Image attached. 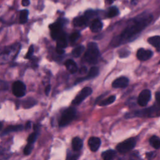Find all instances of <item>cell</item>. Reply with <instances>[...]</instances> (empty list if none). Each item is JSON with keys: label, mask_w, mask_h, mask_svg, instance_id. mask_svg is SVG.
Returning a JSON list of instances; mask_svg holds the SVG:
<instances>
[{"label": "cell", "mask_w": 160, "mask_h": 160, "mask_svg": "<svg viewBox=\"0 0 160 160\" xmlns=\"http://www.w3.org/2000/svg\"><path fill=\"white\" fill-rule=\"evenodd\" d=\"M152 16L147 12H143L131 20L124 30L114 39L112 44L118 46L120 44L130 41L135 38L144 29H145L152 21Z\"/></svg>", "instance_id": "cell-1"}, {"label": "cell", "mask_w": 160, "mask_h": 160, "mask_svg": "<svg viewBox=\"0 0 160 160\" xmlns=\"http://www.w3.org/2000/svg\"><path fill=\"white\" fill-rule=\"evenodd\" d=\"M19 49V44L0 48V64H5L12 61L18 54Z\"/></svg>", "instance_id": "cell-2"}, {"label": "cell", "mask_w": 160, "mask_h": 160, "mask_svg": "<svg viewBox=\"0 0 160 160\" xmlns=\"http://www.w3.org/2000/svg\"><path fill=\"white\" fill-rule=\"evenodd\" d=\"M159 114V105H154L150 108L136 111L128 113L125 115L126 118H131L134 117H153L158 116Z\"/></svg>", "instance_id": "cell-3"}, {"label": "cell", "mask_w": 160, "mask_h": 160, "mask_svg": "<svg viewBox=\"0 0 160 160\" xmlns=\"http://www.w3.org/2000/svg\"><path fill=\"white\" fill-rule=\"evenodd\" d=\"M99 56V49L96 42H91L88 44V48L85 52L84 58L89 64H96L98 62Z\"/></svg>", "instance_id": "cell-4"}, {"label": "cell", "mask_w": 160, "mask_h": 160, "mask_svg": "<svg viewBox=\"0 0 160 160\" xmlns=\"http://www.w3.org/2000/svg\"><path fill=\"white\" fill-rule=\"evenodd\" d=\"M66 19H58V21L49 25L51 29V35L53 39L56 40L60 36L63 34L64 32L62 31V27L65 24Z\"/></svg>", "instance_id": "cell-5"}, {"label": "cell", "mask_w": 160, "mask_h": 160, "mask_svg": "<svg viewBox=\"0 0 160 160\" xmlns=\"http://www.w3.org/2000/svg\"><path fill=\"white\" fill-rule=\"evenodd\" d=\"M76 114V109L73 107H70L66 109L59 119V126L60 127H64L69 124L74 119Z\"/></svg>", "instance_id": "cell-6"}, {"label": "cell", "mask_w": 160, "mask_h": 160, "mask_svg": "<svg viewBox=\"0 0 160 160\" xmlns=\"http://www.w3.org/2000/svg\"><path fill=\"white\" fill-rule=\"evenodd\" d=\"M136 144V139L134 138H131L119 143L116 146V149L120 153H125L133 149Z\"/></svg>", "instance_id": "cell-7"}, {"label": "cell", "mask_w": 160, "mask_h": 160, "mask_svg": "<svg viewBox=\"0 0 160 160\" xmlns=\"http://www.w3.org/2000/svg\"><path fill=\"white\" fill-rule=\"evenodd\" d=\"M92 90L89 87L84 88L76 96V98L72 100V104L73 105H78L81 103L84 99H85L87 97L91 94Z\"/></svg>", "instance_id": "cell-8"}, {"label": "cell", "mask_w": 160, "mask_h": 160, "mask_svg": "<svg viewBox=\"0 0 160 160\" xmlns=\"http://www.w3.org/2000/svg\"><path fill=\"white\" fill-rule=\"evenodd\" d=\"M26 89V85L20 81H17L12 84V93L18 98H21L25 95Z\"/></svg>", "instance_id": "cell-9"}, {"label": "cell", "mask_w": 160, "mask_h": 160, "mask_svg": "<svg viewBox=\"0 0 160 160\" xmlns=\"http://www.w3.org/2000/svg\"><path fill=\"white\" fill-rule=\"evenodd\" d=\"M151 98V92L149 89L142 90L138 98V103L141 106H145L148 104Z\"/></svg>", "instance_id": "cell-10"}, {"label": "cell", "mask_w": 160, "mask_h": 160, "mask_svg": "<svg viewBox=\"0 0 160 160\" xmlns=\"http://www.w3.org/2000/svg\"><path fill=\"white\" fill-rule=\"evenodd\" d=\"M67 40L65 36V34L64 33L61 36H60L57 39H56V52L59 54H62L64 53V49L67 46Z\"/></svg>", "instance_id": "cell-11"}, {"label": "cell", "mask_w": 160, "mask_h": 160, "mask_svg": "<svg viewBox=\"0 0 160 160\" xmlns=\"http://www.w3.org/2000/svg\"><path fill=\"white\" fill-rule=\"evenodd\" d=\"M137 58L141 61H146L150 59L152 56V52L149 49L140 48L137 51Z\"/></svg>", "instance_id": "cell-12"}, {"label": "cell", "mask_w": 160, "mask_h": 160, "mask_svg": "<svg viewBox=\"0 0 160 160\" xmlns=\"http://www.w3.org/2000/svg\"><path fill=\"white\" fill-rule=\"evenodd\" d=\"M128 84H129L128 78L124 76H122L115 79L112 84V86L114 88H124L127 87Z\"/></svg>", "instance_id": "cell-13"}, {"label": "cell", "mask_w": 160, "mask_h": 160, "mask_svg": "<svg viewBox=\"0 0 160 160\" xmlns=\"http://www.w3.org/2000/svg\"><path fill=\"white\" fill-rule=\"evenodd\" d=\"M101 139L97 137H91L88 140V145L91 150L93 152L98 151L101 146Z\"/></svg>", "instance_id": "cell-14"}, {"label": "cell", "mask_w": 160, "mask_h": 160, "mask_svg": "<svg viewBox=\"0 0 160 160\" xmlns=\"http://www.w3.org/2000/svg\"><path fill=\"white\" fill-rule=\"evenodd\" d=\"M99 74V68L98 67L96 66H93L92 67L90 70L89 71V72L88 74V76L86 78H78L76 79L75 84H77L79 82H81L82 81H84L85 79H91V78H94L95 77H96Z\"/></svg>", "instance_id": "cell-15"}, {"label": "cell", "mask_w": 160, "mask_h": 160, "mask_svg": "<svg viewBox=\"0 0 160 160\" xmlns=\"http://www.w3.org/2000/svg\"><path fill=\"white\" fill-rule=\"evenodd\" d=\"M102 22L101 20L98 19H95L93 20L90 25V29L93 32H98L102 28Z\"/></svg>", "instance_id": "cell-16"}, {"label": "cell", "mask_w": 160, "mask_h": 160, "mask_svg": "<svg viewBox=\"0 0 160 160\" xmlns=\"http://www.w3.org/2000/svg\"><path fill=\"white\" fill-rule=\"evenodd\" d=\"M65 66L71 74H74L78 71V66L76 62L72 59H68L65 62Z\"/></svg>", "instance_id": "cell-17"}, {"label": "cell", "mask_w": 160, "mask_h": 160, "mask_svg": "<svg viewBox=\"0 0 160 160\" xmlns=\"http://www.w3.org/2000/svg\"><path fill=\"white\" fill-rule=\"evenodd\" d=\"M148 42L154 46L158 51H159L160 49V37L159 36H152L148 38Z\"/></svg>", "instance_id": "cell-18"}, {"label": "cell", "mask_w": 160, "mask_h": 160, "mask_svg": "<svg viewBox=\"0 0 160 160\" xmlns=\"http://www.w3.org/2000/svg\"><path fill=\"white\" fill-rule=\"evenodd\" d=\"M89 19H88L84 15L81 16H78L73 19V24L75 26H82L86 25L88 22Z\"/></svg>", "instance_id": "cell-19"}, {"label": "cell", "mask_w": 160, "mask_h": 160, "mask_svg": "<svg viewBox=\"0 0 160 160\" xmlns=\"http://www.w3.org/2000/svg\"><path fill=\"white\" fill-rule=\"evenodd\" d=\"M83 145L82 141L79 137H75L72 140V148L74 151L80 150Z\"/></svg>", "instance_id": "cell-20"}, {"label": "cell", "mask_w": 160, "mask_h": 160, "mask_svg": "<svg viewBox=\"0 0 160 160\" xmlns=\"http://www.w3.org/2000/svg\"><path fill=\"white\" fill-rule=\"evenodd\" d=\"M116 155V151L113 149H108L106 151H104L101 156L103 159L104 160H111L114 158V157Z\"/></svg>", "instance_id": "cell-21"}, {"label": "cell", "mask_w": 160, "mask_h": 160, "mask_svg": "<svg viewBox=\"0 0 160 160\" xmlns=\"http://www.w3.org/2000/svg\"><path fill=\"white\" fill-rule=\"evenodd\" d=\"M23 129V126L22 125H14V126H9L8 128H6L4 131H3L2 134H6L11 132H15V131H21Z\"/></svg>", "instance_id": "cell-22"}, {"label": "cell", "mask_w": 160, "mask_h": 160, "mask_svg": "<svg viewBox=\"0 0 160 160\" xmlns=\"http://www.w3.org/2000/svg\"><path fill=\"white\" fill-rule=\"evenodd\" d=\"M37 103L36 99L32 98H28L22 102V106L24 108H30Z\"/></svg>", "instance_id": "cell-23"}, {"label": "cell", "mask_w": 160, "mask_h": 160, "mask_svg": "<svg viewBox=\"0 0 160 160\" xmlns=\"http://www.w3.org/2000/svg\"><path fill=\"white\" fill-rule=\"evenodd\" d=\"M149 143L156 149H158L160 148V139L157 136H152L149 139Z\"/></svg>", "instance_id": "cell-24"}, {"label": "cell", "mask_w": 160, "mask_h": 160, "mask_svg": "<svg viewBox=\"0 0 160 160\" xmlns=\"http://www.w3.org/2000/svg\"><path fill=\"white\" fill-rule=\"evenodd\" d=\"M29 11L27 9H22L20 11L19 14V22L21 24H24L28 21Z\"/></svg>", "instance_id": "cell-25"}, {"label": "cell", "mask_w": 160, "mask_h": 160, "mask_svg": "<svg viewBox=\"0 0 160 160\" xmlns=\"http://www.w3.org/2000/svg\"><path fill=\"white\" fill-rule=\"evenodd\" d=\"M119 13V9L116 7L112 6L108 9V10L107 11V16L108 18H113V17L118 15Z\"/></svg>", "instance_id": "cell-26"}, {"label": "cell", "mask_w": 160, "mask_h": 160, "mask_svg": "<svg viewBox=\"0 0 160 160\" xmlns=\"http://www.w3.org/2000/svg\"><path fill=\"white\" fill-rule=\"evenodd\" d=\"M85 48L83 46H79L76 48H75L72 51V54L74 57L75 58H78L79 56H80V55L83 52V51H84Z\"/></svg>", "instance_id": "cell-27"}, {"label": "cell", "mask_w": 160, "mask_h": 160, "mask_svg": "<svg viewBox=\"0 0 160 160\" xmlns=\"http://www.w3.org/2000/svg\"><path fill=\"white\" fill-rule=\"evenodd\" d=\"M115 99H116V96L112 95V96H111L109 98L101 101L99 103V106H106V105L112 104L115 101Z\"/></svg>", "instance_id": "cell-28"}, {"label": "cell", "mask_w": 160, "mask_h": 160, "mask_svg": "<svg viewBox=\"0 0 160 160\" xmlns=\"http://www.w3.org/2000/svg\"><path fill=\"white\" fill-rule=\"evenodd\" d=\"M38 132H34L32 133H31L28 138V143H31V144H34V142L36 141L37 137H38Z\"/></svg>", "instance_id": "cell-29"}, {"label": "cell", "mask_w": 160, "mask_h": 160, "mask_svg": "<svg viewBox=\"0 0 160 160\" xmlns=\"http://www.w3.org/2000/svg\"><path fill=\"white\" fill-rule=\"evenodd\" d=\"M79 37H80V33L79 32H74L69 36L70 41L71 42H74L79 39Z\"/></svg>", "instance_id": "cell-30"}, {"label": "cell", "mask_w": 160, "mask_h": 160, "mask_svg": "<svg viewBox=\"0 0 160 160\" xmlns=\"http://www.w3.org/2000/svg\"><path fill=\"white\" fill-rule=\"evenodd\" d=\"M8 84L7 82L0 79V92L7 91L8 89Z\"/></svg>", "instance_id": "cell-31"}, {"label": "cell", "mask_w": 160, "mask_h": 160, "mask_svg": "<svg viewBox=\"0 0 160 160\" xmlns=\"http://www.w3.org/2000/svg\"><path fill=\"white\" fill-rule=\"evenodd\" d=\"M33 149V144L31 143H28V144L26 146L24 149V153L26 155H29Z\"/></svg>", "instance_id": "cell-32"}, {"label": "cell", "mask_w": 160, "mask_h": 160, "mask_svg": "<svg viewBox=\"0 0 160 160\" xmlns=\"http://www.w3.org/2000/svg\"><path fill=\"white\" fill-rule=\"evenodd\" d=\"M97 14V12L96 11H94V10H92V9H89V10H87L85 13H84V16L88 18V19H89V18H91L92 17H94V16H96Z\"/></svg>", "instance_id": "cell-33"}, {"label": "cell", "mask_w": 160, "mask_h": 160, "mask_svg": "<svg viewBox=\"0 0 160 160\" xmlns=\"http://www.w3.org/2000/svg\"><path fill=\"white\" fill-rule=\"evenodd\" d=\"M33 52H34V46L32 45H31L29 48V49H28V51L26 55V59H30L32 54H33Z\"/></svg>", "instance_id": "cell-34"}, {"label": "cell", "mask_w": 160, "mask_h": 160, "mask_svg": "<svg viewBox=\"0 0 160 160\" xmlns=\"http://www.w3.org/2000/svg\"><path fill=\"white\" fill-rule=\"evenodd\" d=\"M130 52L126 49H122L119 51V57L120 58H126L128 57Z\"/></svg>", "instance_id": "cell-35"}, {"label": "cell", "mask_w": 160, "mask_h": 160, "mask_svg": "<svg viewBox=\"0 0 160 160\" xmlns=\"http://www.w3.org/2000/svg\"><path fill=\"white\" fill-rule=\"evenodd\" d=\"M87 72V68L85 67V66H83L82 67L80 70H79V73L81 74H84L85 73Z\"/></svg>", "instance_id": "cell-36"}, {"label": "cell", "mask_w": 160, "mask_h": 160, "mask_svg": "<svg viewBox=\"0 0 160 160\" xmlns=\"http://www.w3.org/2000/svg\"><path fill=\"white\" fill-rule=\"evenodd\" d=\"M50 90H51V85H50V84H48V85L46 87L45 91H44L45 94H46V96H48V95H49V92H50Z\"/></svg>", "instance_id": "cell-37"}, {"label": "cell", "mask_w": 160, "mask_h": 160, "mask_svg": "<svg viewBox=\"0 0 160 160\" xmlns=\"http://www.w3.org/2000/svg\"><path fill=\"white\" fill-rule=\"evenodd\" d=\"M21 4L23 6H28L30 4V1L29 0H22Z\"/></svg>", "instance_id": "cell-38"}, {"label": "cell", "mask_w": 160, "mask_h": 160, "mask_svg": "<svg viewBox=\"0 0 160 160\" xmlns=\"http://www.w3.org/2000/svg\"><path fill=\"white\" fill-rule=\"evenodd\" d=\"M156 99L158 104H159V100H160V93L159 91H158L156 93Z\"/></svg>", "instance_id": "cell-39"}, {"label": "cell", "mask_w": 160, "mask_h": 160, "mask_svg": "<svg viewBox=\"0 0 160 160\" xmlns=\"http://www.w3.org/2000/svg\"><path fill=\"white\" fill-rule=\"evenodd\" d=\"M154 156V152H147L146 153V156L148 157V159H151L152 158V157Z\"/></svg>", "instance_id": "cell-40"}, {"label": "cell", "mask_w": 160, "mask_h": 160, "mask_svg": "<svg viewBox=\"0 0 160 160\" xmlns=\"http://www.w3.org/2000/svg\"><path fill=\"white\" fill-rule=\"evenodd\" d=\"M31 122L30 121L27 122V123H26V126H25V128H26V129H29V128H31Z\"/></svg>", "instance_id": "cell-41"}, {"label": "cell", "mask_w": 160, "mask_h": 160, "mask_svg": "<svg viewBox=\"0 0 160 160\" xmlns=\"http://www.w3.org/2000/svg\"><path fill=\"white\" fill-rule=\"evenodd\" d=\"M138 2V0H131V4L133 5L136 4Z\"/></svg>", "instance_id": "cell-42"}, {"label": "cell", "mask_w": 160, "mask_h": 160, "mask_svg": "<svg viewBox=\"0 0 160 160\" xmlns=\"http://www.w3.org/2000/svg\"><path fill=\"white\" fill-rule=\"evenodd\" d=\"M107 1H108V3H109V4H112L115 0H106Z\"/></svg>", "instance_id": "cell-43"}, {"label": "cell", "mask_w": 160, "mask_h": 160, "mask_svg": "<svg viewBox=\"0 0 160 160\" xmlns=\"http://www.w3.org/2000/svg\"><path fill=\"white\" fill-rule=\"evenodd\" d=\"M2 124L1 122H0V129L2 128Z\"/></svg>", "instance_id": "cell-44"}]
</instances>
